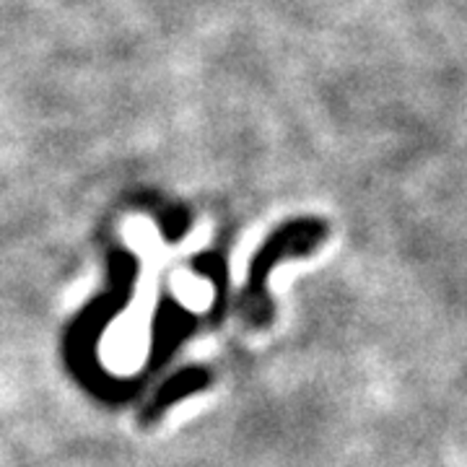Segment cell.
<instances>
[{"mask_svg":"<svg viewBox=\"0 0 467 467\" xmlns=\"http://www.w3.org/2000/svg\"><path fill=\"white\" fill-rule=\"evenodd\" d=\"M211 384V371L202 367H190L177 371L174 377H169L167 382L161 384V389L153 395V400L143 413V423H153L167 413L171 405H177L184 398L202 392L205 387Z\"/></svg>","mask_w":467,"mask_h":467,"instance_id":"7a4b0ae2","label":"cell"},{"mask_svg":"<svg viewBox=\"0 0 467 467\" xmlns=\"http://www.w3.org/2000/svg\"><path fill=\"white\" fill-rule=\"evenodd\" d=\"M325 239H327V221L317 216L291 218L267 236L265 244L252 257L247 285L239 301L242 317L247 319L252 327H267L273 322V301L267 294L270 270L278 263H284L285 257L312 254Z\"/></svg>","mask_w":467,"mask_h":467,"instance_id":"6da1fadb","label":"cell"}]
</instances>
